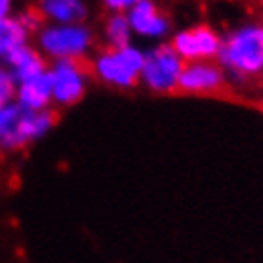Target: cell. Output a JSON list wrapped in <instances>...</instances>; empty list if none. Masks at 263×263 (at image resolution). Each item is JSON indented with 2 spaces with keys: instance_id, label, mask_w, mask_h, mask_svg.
I'll return each mask as SVG.
<instances>
[{
  "instance_id": "4fadbf2b",
  "label": "cell",
  "mask_w": 263,
  "mask_h": 263,
  "mask_svg": "<svg viewBox=\"0 0 263 263\" xmlns=\"http://www.w3.org/2000/svg\"><path fill=\"white\" fill-rule=\"evenodd\" d=\"M31 39H33L31 33L27 31L15 13L12 17L0 21V67H4L13 52L31 44Z\"/></svg>"
},
{
  "instance_id": "e0dca14e",
  "label": "cell",
  "mask_w": 263,
  "mask_h": 263,
  "mask_svg": "<svg viewBox=\"0 0 263 263\" xmlns=\"http://www.w3.org/2000/svg\"><path fill=\"white\" fill-rule=\"evenodd\" d=\"M134 4V0H105L103 10L105 13H126Z\"/></svg>"
},
{
  "instance_id": "5bb4252c",
  "label": "cell",
  "mask_w": 263,
  "mask_h": 263,
  "mask_svg": "<svg viewBox=\"0 0 263 263\" xmlns=\"http://www.w3.org/2000/svg\"><path fill=\"white\" fill-rule=\"evenodd\" d=\"M132 27L126 13H107L101 23V42L107 50H122L132 46Z\"/></svg>"
},
{
  "instance_id": "9c48e42d",
  "label": "cell",
  "mask_w": 263,
  "mask_h": 263,
  "mask_svg": "<svg viewBox=\"0 0 263 263\" xmlns=\"http://www.w3.org/2000/svg\"><path fill=\"white\" fill-rule=\"evenodd\" d=\"M126 17L134 36L160 40L166 39L172 31L170 17L153 0H134L130 10L126 12Z\"/></svg>"
},
{
  "instance_id": "5b68a950",
  "label": "cell",
  "mask_w": 263,
  "mask_h": 263,
  "mask_svg": "<svg viewBox=\"0 0 263 263\" xmlns=\"http://www.w3.org/2000/svg\"><path fill=\"white\" fill-rule=\"evenodd\" d=\"M185 63L178 53L172 50L168 42H160L145 52L143 69L139 74V84L145 90L160 96L178 92L179 77Z\"/></svg>"
},
{
  "instance_id": "8992f818",
  "label": "cell",
  "mask_w": 263,
  "mask_h": 263,
  "mask_svg": "<svg viewBox=\"0 0 263 263\" xmlns=\"http://www.w3.org/2000/svg\"><path fill=\"white\" fill-rule=\"evenodd\" d=\"M168 44L183 63L216 61L221 50V33L208 23H197L174 33Z\"/></svg>"
},
{
  "instance_id": "ffe728a7",
  "label": "cell",
  "mask_w": 263,
  "mask_h": 263,
  "mask_svg": "<svg viewBox=\"0 0 263 263\" xmlns=\"http://www.w3.org/2000/svg\"><path fill=\"white\" fill-rule=\"evenodd\" d=\"M261 20H263V15H261Z\"/></svg>"
},
{
  "instance_id": "9a60e30c",
  "label": "cell",
  "mask_w": 263,
  "mask_h": 263,
  "mask_svg": "<svg viewBox=\"0 0 263 263\" xmlns=\"http://www.w3.org/2000/svg\"><path fill=\"white\" fill-rule=\"evenodd\" d=\"M15 92L17 82L13 79L6 67H0V109L15 103Z\"/></svg>"
},
{
  "instance_id": "7c38bea8",
  "label": "cell",
  "mask_w": 263,
  "mask_h": 263,
  "mask_svg": "<svg viewBox=\"0 0 263 263\" xmlns=\"http://www.w3.org/2000/svg\"><path fill=\"white\" fill-rule=\"evenodd\" d=\"M4 67L20 84V82L31 80L34 77H40L42 72H46L50 69V63L33 44H27V46L20 48L17 52H13L4 63Z\"/></svg>"
},
{
  "instance_id": "277c9868",
  "label": "cell",
  "mask_w": 263,
  "mask_h": 263,
  "mask_svg": "<svg viewBox=\"0 0 263 263\" xmlns=\"http://www.w3.org/2000/svg\"><path fill=\"white\" fill-rule=\"evenodd\" d=\"M145 52L134 44L122 50L101 48L90 60V74L105 86L117 90H132L139 84V74L143 69Z\"/></svg>"
},
{
  "instance_id": "d6986e66",
  "label": "cell",
  "mask_w": 263,
  "mask_h": 263,
  "mask_svg": "<svg viewBox=\"0 0 263 263\" xmlns=\"http://www.w3.org/2000/svg\"><path fill=\"white\" fill-rule=\"evenodd\" d=\"M261 105H263V99H261Z\"/></svg>"
},
{
  "instance_id": "6da1fadb",
  "label": "cell",
  "mask_w": 263,
  "mask_h": 263,
  "mask_svg": "<svg viewBox=\"0 0 263 263\" xmlns=\"http://www.w3.org/2000/svg\"><path fill=\"white\" fill-rule=\"evenodd\" d=\"M216 61L229 86L263 82V20H246L221 34Z\"/></svg>"
},
{
  "instance_id": "52a82bcc",
  "label": "cell",
  "mask_w": 263,
  "mask_h": 263,
  "mask_svg": "<svg viewBox=\"0 0 263 263\" xmlns=\"http://www.w3.org/2000/svg\"><path fill=\"white\" fill-rule=\"evenodd\" d=\"M53 107L67 109L84 98L90 80V69L80 61H55L50 65Z\"/></svg>"
},
{
  "instance_id": "7a4b0ae2",
  "label": "cell",
  "mask_w": 263,
  "mask_h": 263,
  "mask_svg": "<svg viewBox=\"0 0 263 263\" xmlns=\"http://www.w3.org/2000/svg\"><path fill=\"white\" fill-rule=\"evenodd\" d=\"M98 36L88 23L79 25H52L44 27L34 34V48L39 50L46 61H80L84 63L96 53Z\"/></svg>"
},
{
  "instance_id": "8fae6325",
  "label": "cell",
  "mask_w": 263,
  "mask_h": 263,
  "mask_svg": "<svg viewBox=\"0 0 263 263\" xmlns=\"http://www.w3.org/2000/svg\"><path fill=\"white\" fill-rule=\"evenodd\" d=\"M36 8L44 23L52 25H79L90 15V8L82 0H42Z\"/></svg>"
},
{
  "instance_id": "30bf717a",
  "label": "cell",
  "mask_w": 263,
  "mask_h": 263,
  "mask_svg": "<svg viewBox=\"0 0 263 263\" xmlns=\"http://www.w3.org/2000/svg\"><path fill=\"white\" fill-rule=\"evenodd\" d=\"M15 103L21 105L23 109H27V111H33V112L53 109L50 69L46 72H42L40 77H34V79L17 84Z\"/></svg>"
},
{
  "instance_id": "3957f363",
  "label": "cell",
  "mask_w": 263,
  "mask_h": 263,
  "mask_svg": "<svg viewBox=\"0 0 263 263\" xmlns=\"http://www.w3.org/2000/svg\"><path fill=\"white\" fill-rule=\"evenodd\" d=\"M55 111H27L17 103L0 109V151L17 153L39 141L55 124Z\"/></svg>"
},
{
  "instance_id": "2e32d148",
  "label": "cell",
  "mask_w": 263,
  "mask_h": 263,
  "mask_svg": "<svg viewBox=\"0 0 263 263\" xmlns=\"http://www.w3.org/2000/svg\"><path fill=\"white\" fill-rule=\"evenodd\" d=\"M15 15L20 17V21L25 25V29L31 33V36L39 33L40 29L44 27V20H42V15H40L39 8H25V10H21V12H15Z\"/></svg>"
},
{
  "instance_id": "ac0fdd59",
  "label": "cell",
  "mask_w": 263,
  "mask_h": 263,
  "mask_svg": "<svg viewBox=\"0 0 263 263\" xmlns=\"http://www.w3.org/2000/svg\"><path fill=\"white\" fill-rule=\"evenodd\" d=\"M15 10H13V2L12 0H0V21L12 17Z\"/></svg>"
},
{
  "instance_id": "ba28073f",
  "label": "cell",
  "mask_w": 263,
  "mask_h": 263,
  "mask_svg": "<svg viewBox=\"0 0 263 263\" xmlns=\"http://www.w3.org/2000/svg\"><path fill=\"white\" fill-rule=\"evenodd\" d=\"M229 86L225 71L217 61L185 63L179 77L178 92L187 96H216Z\"/></svg>"
}]
</instances>
